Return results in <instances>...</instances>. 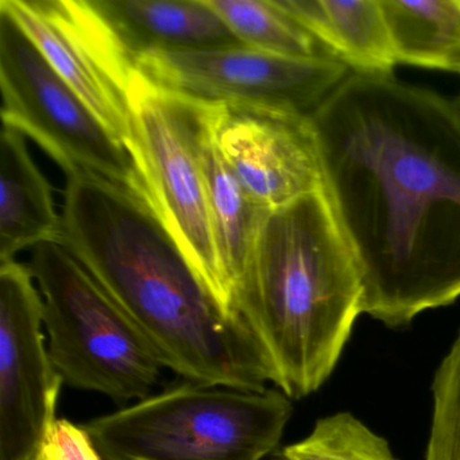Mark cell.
I'll return each mask as SVG.
<instances>
[{"instance_id":"obj_1","label":"cell","mask_w":460,"mask_h":460,"mask_svg":"<svg viewBox=\"0 0 460 460\" xmlns=\"http://www.w3.org/2000/svg\"><path fill=\"white\" fill-rule=\"evenodd\" d=\"M324 192L386 327L460 297V103L351 74L311 117Z\"/></svg>"},{"instance_id":"obj_2","label":"cell","mask_w":460,"mask_h":460,"mask_svg":"<svg viewBox=\"0 0 460 460\" xmlns=\"http://www.w3.org/2000/svg\"><path fill=\"white\" fill-rule=\"evenodd\" d=\"M61 242L130 317L164 367L192 384L265 390L254 336L214 297L141 199L90 173L68 174Z\"/></svg>"},{"instance_id":"obj_3","label":"cell","mask_w":460,"mask_h":460,"mask_svg":"<svg viewBox=\"0 0 460 460\" xmlns=\"http://www.w3.org/2000/svg\"><path fill=\"white\" fill-rule=\"evenodd\" d=\"M362 276L324 190L268 211L234 293L233 312L290 400L332 374L363 314Z\"/></svg>"},{"instance_id":"obj_4","label":"cell","mask_w":460,"mask_h":460,"mask_svg":"<svg viewBox=\"0 0 460 460\" xmlns=\"http://www.w3.org/2000/svg\"><path fill=\"white\" fill-rule=\"evenodd\" d=\"M292 403L281 390L187 384L84 425L103 460H262Z\"/></svg>"},{"instance_id":"obj_5","label":"cell","mask_w":460,"mask_h":460,"mask_svg":"<svg viewBox=\"0 0 460 460\" xmlns=\"http://www.w3.org/2000/svg\"><path fill=\"white\" fill-rule=\"evenodd\" d=\"M50 360L64 384L117 403L147 398L164 365L130 317L61 241L31 249Z\"/></svg>"},{"instance_id":"obj_6","label":"cell","mask_w":460,"mask_h":460,"mask_svg":"<svg viewBox=\"0 0 460 460\" xmlns=\"http://www.w3.org/2000/svg\"><path fill=\"white\" fill-rule=\"evenodd\" d=\"M2 120L31 137L66 174L90 172L146 203L155 200L131 153L0 9Z\"/></svg>"},{"instance_id":"obj_7","label":"cell","mask_w":460,"mask_h":460,"mask_svg":"<svg viewBox=\"0 0 460 460\" xmlns=\"http://www.w3.org/2000/svg\"><path fill=\"white\" fill-rule=\"evenodd\" d=\"M130 104L133 157L149 185L155 214L217 303L235 316L217 257L199 158L201 103L157 87L138 72Z\"/></svg>"},{"instance_id":"obj_8","label":"cell","mask_w":460,"mask_h":460,"mask_svg":"<svg viewBox=\"0 0 460 460\" xmlns=\"http://www.w3.org/2000/svg\"><path fill=\"white\" fill-rule=\"evenodd\" d=\"M142 76L201 103L244 104L312 117L351 71L333 58H281L249 47L150 52Z\"/></svg>"},{"instance_id":"obj_9","label":"cell","mask_w":460,"mask_h":460,"mask_svg":"<svg viewBox=\"0 0 460 460\" xmlns=\"http://www.w3.org/2000/svg\"><path fill=\"white\" fill-rule=\"evenodd\" d=\"M50 66L133 155L137 61L85 0H0ZM134 158V157H133Z\"/></svg>"},{"instance_id":"obj_10","label":"cell","mask_w":460,"mask_h":460,"mask_svg":"<svg viewBox=\"0 0 460 460\" xmlns=\"http://www.w3.org/2000/svg\"><path fill=\"white\" fill-rule=\"evenodd\" d=\"M31 268L0 263V460H34L56 420L61 376L45 347Z\"/></svg>"},{"instance_id":"obj_11","label":"cell","mask_w":460,"mask_h":460,"mask_svg":"<svg viewBox=\"0 0 460 460\" xmlns=\"http://www.w3.org/2000/svg\"><path fill=\"white\" fill-rule=\"evenodd\" d=\"M204 106L217 149L261 209L324 190L311 117L244 104Z\"/></svg>"},{"instance_id":"obj_12","label":"cell","mask_w":460,"mask_h":460,"mask_svg":"<svg viewBox=\"0 0 460 460\" xmlns=\"http://www.w3.org/2000/svg\"><path fill=\"white\" fill-rule=\"evenodd\" d=\"M134 58L244 47L206 0H93Z\"/></svg>"},{"instance_id":"obj_13","label":"cell","mask_w":460,"mask_h":460,"mask_svg":"<svg viewBox=\"0 0 460 460\" xmlns=\"http://www.w3.org/2000/svg\"><path fill=\"white\" fill-rule=\"evenodd\" d=\"M63 219L52 187L31 158L25 136L2 126L0 136V263L28 247L61 241Z\"/></svg>"},{"instance_id":"obj_14","label":"cell","mask_w":460,"mask_h":460,"mask_svg":"<svg viewBox=\"0 0 460 460\" xmlns=\"http://www.w3.org/2000/svg\"><path fill=\"white\" fill-rule=\"evenodd\" d=\"M328 52L362 76H393L397 66L379 0H277Z\"/></svg>"},{"instance_id":"obj_15","label":"cell","mask_w":460,"mask_h":460,"mask_svg":"<svg viewBox=\"0 0 460 460\" xmlns=\"http://www.w3.org/2000/svg\"><path fill=\"white\" fill-rule=\"evenodd\" d=\"M199 158L206 185L217 257L230 293L233 309L236 284L246 265L258 226L268 211L261 209L247 195L227 161L217 149L209 130L204 103H201L199 128Z\"/></svg>"},{"instance_id":"obj_16","label":"cell","mask_w":460,"mask_h":460,"mask_svg":"<svg viewBox=\"0 0 460 460\" xmlns=\"http://www.w3.org/2000/svg\"><path fill=\"white\" fill-rule=\"evenodd\" d=\"M397 64L460 74V0H379Z\"/></svg>"},{"instance_id":"obj_17","label":"cell","mask_w":460,"mask_h":460,"mask_svg":"<svg viewBox=\"0 0 460 460\" xmlns=\"http://www.w3.org/2000/svg\"><path fill=\"white\" fill-rule=\"evenodd\" d=\"M206 4L244 47L281 58L336 60L277 0H206Z\"/></svg>"},{"instance_id":"obj_18","label":"cell","mask_w":460,"mask_h":460,"mask_svg":"<svg viewBox=\"0 0 460 460\" xmlns=\"http://www.w3.org/2000/svg\"><path fill=\"white\" fill-rule=\"evenodd\" d=\"M274 460H397L389 444L351 413L320 419L303 440L284 447Z\"/></svg>"},{"instance_id":"obj_19","label":"cell","mask_w":460,"mask_h":460,"mask_svg":"<svg viewBox=\"0 0 460 460\" xmlns=\"http://www.w3.org/2000/svg\"><path fill=\"white\" fill-rule=\"evenodd\" d=\"M432 398L425 460H460V333L436 370Z\"/></svg>"},{"instance_id":"obj_20","label":"cell","mask_w":460,"mask_h":460,"mask_svg":"<svg viewBox=\"0 0 460 460\" xmlns=\"http://www.w3.org/2000/svg\"><path fill=\"white\" fill-rule=\"evenodd\" d=\"M41 452L47 460H103L85 428L64 419L53 424Z\"/></svg>"},{"instance_id":"obj_21","label":"cell","mask_w":460,"mask_h":460,"mask_svg":"<svg viewBox=\"0 0 460 460\" xmlns=\"http://www.w3.org/2000/svg\"><path fill=\"white\" fill-rule=\"evenodd\" d=\"M34 460H47V457H45V455L42 454V452H40V454L37 455V457Z\"/></svg>"},{"instance_id":"obj_22","label":"cell","mask_w":460,"mask_h":460,"mask_svg":"<svg viewBox=\"0 0 460 460\" xmlns=\"http://www.w3.org/2000/svg\"><path fill=\"white\" fill-rule=\"evenodd\" d=\"M457 102H459V103H460V98H459V101H457Z\"/></svg>"}]
</instances>
